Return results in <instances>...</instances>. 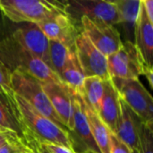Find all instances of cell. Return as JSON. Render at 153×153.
<instances>
[{
	"label": "cell",
	"mask_w": 153,
	"mask_h": 153,
	"mask_svg": "<svg viewBox=\"0 0 153 153\" xmlns=\"http://www.w3.org/2000/svg\"><path fill=\"white\" fill-rule=\"evenodd\" d=\"M0 131L13 133L23 140L22 126L19 123L14 110L2 88H0Z\"/></svg>",
	"instance_id": "d6986e66"
},
{
	"label": "cell",
	"mask_w": 153,
	"mask_h": 153,
	"mask_svg": "<svg viewBox=\"0 0 153 153\" xmlns=\"http://www.w3.org/2000/svg\"><path fill=\"white\" fill-rule=\"evenodd\" d=\"M84 79L85 75L77 59L75 51L74 50L63 70L60 80L72 91L81 92Z\"/></svg>",
	"instance_id": "ac0fdd59"
},
{
	"label": "cell",
	"mask_w": 153,
	"mask_h": 153,
	"mask_svg": "<svg viewBox=\"0 0 153 153\" xmlns=\"http://www.w3.org/2000/svg\"><path fill=\"white\" fill-rule=\"evenodd\" d=\"M82 103L92 137L100 152V153H110V134L112 132L99 117L97 112L91 107H90L83 99Z\"/></svg>",
	"instance_id": "2e32d148"
},
{
	"label": "cell",
	"mask_w": 153,
	"mask_h": 153,
	"mask_svg": "<svg viewBox=\"0 0 153 153\" xmlns=\"http://www.w3.org/2000/svg\"><path fill=\"white\" fill-rule=\"evenodd\" d=\"M41 84L56 115L66 129L70 131L73 115L70 89L63 82H41Z\"/></svg>",
	"instance_id": "4fadbf2b"
},
{
	"label": "cell",
	"mask_w": 153,
	"mask_h": 153,
	"mask_svg": "<svg viewBox=\"0 0 153 153\" xmlns=\"http://www.w3.org/2000/svg\"><path fill=\"white\" fill-rule=\"evenodd\" d=\"M4 137L3 135V133L0 131V146L4 143Z\"/></svg>",
	"instance_id": "f1b7e54d"
},
{
	"label": "cell",
	"mask_w": 153,
	"mask_h": 153,
	"mask_svg": "<svg viewBox=\"0 0 153 153\" xmlns=\"http://www.w3.org/2000/svg\"><path fill=\"white\" fill-rule=\"evenodd\" d=\"M41 145L48 153H76L72 149H69L61 145H57V144L41 143Z\"/></svg>",
	"instance_id": "d4e9b609"
},
{
	"label": "cell",
	"mask_w": 153,
	"mask_h": 153,
	"mask_svg": "<svg viewBox=\"0 0 153 153\" xmlns=\"http://www.w3.org/2000/svg\"><path fill=\"white\" fill-rule=\"evenodd\" d=\"M2 90L14 110L22 132L30 133L41 143L57 144L73 150L69 131L38 112L26 100L14 93L11 87H3Z\"/></svg>",
	"instance_id": "6da1fadb"
},
{
	"label": "cell",
	"mask_w": 153,
	"mask_h": 153,
	"mask_svg": "<svg viewBox=\"0 0 153 153\" xmlns=\"http://www.w3.org/2000/svg\"><path fill=\"white\" fill-rule=\"evenodd\" d=\"M120 99L145 125H153V99L139 79L113 83Z\"/></svg>",
	"instance_id": "8992f818"
},
{
	"label": "cell",
	"mask_w": 153,
	"mask_h": 153,
	"mask_svg": "<svg viewBox=\"0 0 153 153\" xmlns=\"http://www.w3.org/2000/svg\"><path fill=\"white\" fill-rule=\"evenodd\" d=\"M0 62L11 73L24 72L40 82H62L48 66L7 34L0 35Z\"/></svg>",
	"instance_id": "7a4b0ae2"
},
{
	"label": "cell",
	"mask_w": 153,
	"mask_h": 153,
	"mask_svg": "<svg viewBox=\"0 0 153 153\" xmlns=\"http://www.w3.org/2000/svg\"><path fill=\"white\" fill-rule=\"evenodd\" d=\"M146 15L150 22L153 23V1L152 0H142Z\"/></svg>",
	"instance_id": "4316f807"
},
{
	"label": "cell",
	"mask_w": 153,
	"mask_h": 153,
	"mask_svg": "<svg viewBox=\"0 0 153 153\" xmlns=\"http://www.w3.org/2000/svg\"><path fill=\"white\" fill-rule=\"evenodd\" d=\"M66 2L45 0H0V13L13 23H39L65 13Z\"/></svg>",
	"instance_id": "3957f363"
},
{
	"label": "cell",
	"mask_w": 153,
	"mask_h": 153,
	"mask_svg": "<svg viewBox=\"0 0 153 153\" xmlns=\"http://www.w3.org/2000/svg\"><path fill=\"white\" fill-rule=\"evenodd\" d=\"M74 48H70L63 43L49 40V57L53 72L60 78L63 70Z\"/></svg>",
	"instance_id": "44dd1931"
},
{
	"label": "cell",
	"mask_w": 153,
	"mask_h": 153,
	"mask_svg": "<svg viewBox=\"0 0 153 153\" xmlns=\"http://www.w3.org/2000/svg\"><path fill=\"white\" fill-rule=\"evenodd\" d=\"M108 129L114 133L120 114V96L112 81H104V93L97 111Z\"/></svg>",
	"instance_id": "9a60e30c"
},
{
	"label": "cell",
	"mask_w": 153,
	"mask_h": 153,
	"mask_svg": "<svg viewBox=\"0 0 153 153\" xmlns=\"http://www.w3.org/2000/svg\"><path fill=\"white\" fill-rule=\"evenodd\" d=\"M145 67L133 42L125 41L122 47L108 56V71L113 83L139 79Z\"/></svg>",
	"instance_id": "5b68a950"
},
{
	"label": "cell",
	"mask_w": 153,
	"mask_h": 153,
	"mask_svg": "<svg viewBox=\"0 0 153 153\" xmlns=\"http://www.w3.org/2000/svg\"><path fill=\"white\" fill-rule=\"evenodd\" d=\"M134 45L143 63L144 71L153 69V23L146 15L142 0L134 27Z\"/></svg>",
	"instance_id": "7c38bea8"
},
{
	"label": "cell",
	"mask_w": 153,
	"mask_h": 153,
	"mask_svg": "<svg viewBox=\"0 0 153 153\" xmlns=\"http://www.w3.org/2000/svg\"><path fill=\"white\" fill-rule=\"evenodd\" d=\"M81 153H95V152H90V151H87V152H81Z\"/></svg>",
	"instance_id": "f546056e"
},
{
	"label": "cell",
	"mask_w": 153,
	"mask_h": 153,
	"mask_svg": "<svg viewBox=\"0 0 153 153\" xmlns=\"http://www.w3.org/2000/svg\"><path fill=\"white\" fill-rule=\"evenodd\" d=\"M12 73L0 62V88L10 87Z\"/></svg>",
	"instance_id": "484cf974"
},
{
	"label": "cell",
	"mask_w": 153,
	"mask_h": 153,
	"mask_svg": "<svg viewBox=\"0 0 153 153\" xmlns=\"http://www.w3.org/2000/svg\"><path fill=\"white\" fill-rule=\"evenodd\" d=\"M65 13L74 21L87 17L94 22L112 26L119 23V16L114 1L103 0H71L65 4Z\"/></svg>",
	"instance_id": "52a82bcc"
},
{
	"label": "cell",
	"mask_w": 153,
	"mask_h": 153,
	"mask_svg": "<svg viewBox=\"0 0 153 153\" xmlns=\"http://www.w3.org/2000/svg\"><path fill=\"white\" fill-rule=\"evenodd\" d=\"M133 153H153V129L152 126L142 125L138 144Z\"/></svg>",
	"instance_id": "603a6c76"
},
{
	"label": "cell",
	"mask_w": 153,
	"mask_h": 153,
	"mask_svg": "<svg viewBox=\"0 0 153 153\" xmlns=\"http://www.w3.org/2000/svg\"><path fill=\"white\" fill-rule=\"evenodd\" d=\"M103 93L104 81L102 79L95 76L85 77L80 94L84 101L96 112L99 109Z\"/></svg>",
	"instance_id": "ffe728a7"
},
{
	"label": "cell",
	"mask_w": 153,
	"mask_h": 153,
	"mask_svg": "<svg viewBox=\"0 0 153 153\" xmlns=\"http://www.w3.org/2000/svg\"><path fill=\"white\" fill-rule=\"evenodd\" d=\"M79 22L82 25V31L107 57L122 47L121 35L116 26L94 22L87 17H82Z\"/></svg>",
	"instance_id": "30bf717a"
},
{
	"label": "cell",
	"mask_w": 153,
	"mask_h": 153,
	"mask_svg": "<svg viewBox=\"0 0 153 153\" xmlns=\"http://www.w3.org/2000/svg\"><path fill=\"white\" fill-rule=\"evenodd\" d=\"M110 153H133L131 149L113 133L110 134Z\"/></svg>",
	"instance_id": "cb8c5ba5"
},
{
	"label": "cell",
	"mask_w": 153,
	"mask_h": 153,
	"mask_svg": "<svg viewBox=\"0 0 153 153\" xmlns=\"http://www.w3.org/2000/svg\"><path fill=\"white\" fill-rule=\"evenodd\" d=\"M143 75H144L146 77V79L148 80V82L150 84V87L152 89L153 87V69L150 70H146L143 72Z\"/></svg>",
	"instance_id": "83f0119b"
},
{
	"label": "cell",
	"mask_w": 153,
	"mask_h": 153,
	"mask_svg": "<svg viewBox=\"0 0 153 153\" xmlns=\"http://www.w3.org/2000/svg\"><path fill=\"white\" fill-rule=\"evenodd\" d=\"M1 132L4 137V142L0 146V153H31L19 135L7 131Z\"/></svg>",
	"instance_id": "7402d4cb"
},
{
	"label": "cell",
	"mask_w": 153,
	"mask_h": 153,
	"mask_svg": "<svg viewBox=\"0 0 153 153\" xmlns=\"http://www.w3.org/2000/svg\"><path fill=\"white\" fill-rule=\"evenodd\" d=\"M11 23L9 32L6 34L17 40L52 70L49 57V39L39 26L32 22Z\"/></svg>",
	"instance_id": "ba28073f"
},
{
	"label": "cell",
	"mask_w": 153,
	"mask_h": 153,
	"mask_svg": "<svg viewBox=\"0 0 153 153\" xmlns=\"http://www.w3.org/2000/svg\"><path fill=\"white\" fill-rule=\"evenodd\" d=\"M1 29L2 28H1V20H0V35H1Z\"/></svg>",
	"instance_id": "4dcf8cb0"
},
{
	"label": "cell",
	"mask_w": 153,
	"mask_h": 153,
	"mask_svg": "<svg viewBox=\"0 0 153 153\" xmlns=\"http://www.w3.org/2000/svg\"><path fill=\"white\" fill-rule=\"evenodd\" d=\"M45 36L49 40L65 44L70 48H74V42L81 32L77 30L74 21L66 13H58L46 21L37 23Z\"/></svg>",
	"instance_id": "8fae6325"
},
{
	"label": "cell",
	"mask_w": 153,
	"mask_h": 153,
	"mask_svg": "<svg viewBox=\"0 0 153 153\" xmlns=\"http://www.w3.org/2000/svg\"><path fill=\"white\" fill-rule=\"evenodd\" d=\"M74 51L85 77H99L103 81L109 80L108 57L103 55L81 31L74 42Z\"/></svg>",
	"instance_id": "9c48e42d"
},
{
	"label": "cell",
	"mask_w": 153,
	"mask_h": 153,
	"mask_svg": "<svg viewBox=\"0 0 153 153\" xmlns=\"http://www.w3.org/2000/svg\"><path fill=\"white\" fill-rule=\"evenodd\" d=\"M114 3L119 16V23L117 25H121L125 30L126 41L134 43L132 37L134 34V27L140 10L141 0H116Z\"/></svg>",
	"instance_id": "e0dca14e"
},
{
	"label": "cell",
	"mask_w": 153,
	"mask_h": 153,
	"mask_svg": "<svg viewBox=\"0 0 153 153\" xmlns=\"http://www.w3.org/2000/svg\"><path fill=\"white\" fill-rule=\"evenodd\" d=\"M143 124L142 120L120 99V114L113 134L126 143L132 152L137 147Z\"/></svg>",
	"instance_id": "5bb4252c"
},
{
	"label": "cell",
	"mask_w": 153,
	"mask_h": 153,
	"mask_svg": "<svg viewBox=\"0 0 153 153\" xmlns=\"http://www.w3.org/2000/svg\"><path fill=\"white\" fill-rule=\"evenodd\" d=\"M10 87L14 93L26 100L38 112L49 118L60 127L67 130L51 106L42 88V84L38 79L27 73L14 71L11 75Z\"/></svg>",
	"instance_id": "277c9868"
}]
</instances>
